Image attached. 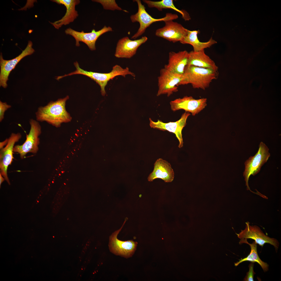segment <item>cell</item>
Returning <instances> with one entry per match:
<instances>
[{
	"label": "cell",
	"mask_w": 281,
	"mask_h": 281,
	"mask_svg": "<svg viewBox=\"0 0 281 281\" xmlns=\"http://www.w3.org/2000/svg\"><path fill=\"white\" fill-rule=\"evenodd\" d=\"M21 137V135L20 133H12L8 138L6 145L1 149L0 174L9 184L10 182L7 172L8 167L11 164L14 158L13 153L14 145L16 143L19 141Z\"/></svg>",
	"instance_id": "cell-15"
},
{
	"label": "cell",
	"mask_w": 281,
	"mask_h": 281,
	"mask_svg": "<svg viewBox=\"0 0 281 281\" xmlns=\"http://www.w3.org/2000/svg\"><path fill=\"white\" fill-rule=\"evenodd\" d=\"M188 57L189 52L186 50L171 52L169 53L168 63L164 67L172 72L182 75L187 65Z\"/></svg>",
	"instance_id": "cell-18"
},
{
	"label": "cell",
	"mask_w": 281,
	"mask_h": 281,
	"mask_svg": "<svg viewBox=\"0 0 281 281\" xmlns=\"http://www.w3.org/2000/svg\"><path fill=\"white\" fill-rule=\"evenodd\" d=\"M190 114L185 112L182 114L180 119L175 122H170L164 123L161 120H158L156 122L153 121L149 118L150 125L154 129L163 131H167L175 134L179 142L178 147L182 148L183 142L182 137V131L186 124V120Z\"/></svg>",
	"instance_id": "cell-11"
},
{
	"label": "cell",
	"mask_w": 281,
	"mask_h": 281,
	"mask_svg": "<svg viewBox=\"0 0 281 281\" xmlns=\"http://www.w3.org/2000/svg\"><path fill=\"white\" fill-rule=\"evenodd\" d=\"M61 172H62V173H64V172H63V171H61Z\"/></svg>",
	"instance_id": "cell-29"
},
{
	"label": "cell",
	"mask_w": 281,
	"mask_h": 281,
	"mask_svg": "<svg viewBox=\"0 0 281 281\" xmlns=\"http://www.w3.org/2000/svg\"><path fill=\"white\" fill-rule=\"evenodd\" d=\"M200 32L199 30L190 31L188 30L186 36L181 43L183 44H190L193 47V51L195 52L204 50L205 48H209L217 43V42L212 37L206 42H200L197 36Z\"/></svg>",
	"instance_id": "cell-21"
},
{
	"label": "cell",
	"mask_w": 281,
	"mask_h": 281,
	"mask_svg": "<svg viewBox=\"0 0 281 281\" xmlns=\"http://www.w3.org/2000/svg\"><path fill=\"white\" fill-rule=\"evenodd\" d=\"M112 31L111 27L105 26L97 31L93 29L90 32L85 33L83 30L79 32L69 28L65 30V32L66 34L71 35L75 38L76 46H79V42H82L85 43L90 50H94L96 49L95 43L98 38L104 33Z\"/></svg>",
	"instance_id": "cell-14"
},
{
	"label": "cell",
	"mask_w": 281,
	"mask_h": 281,
	"mask_svg": "<svg viewBox=\"0 0 281 281\" xmlns=\"http://www.w3.org/2000/svg\"><path fill=\"white\" fill-rule=\"evenodd\" d=\"M64 184L65 185H66V184H65V183H64Z\"/></svg>",
	"instance_id": "cell-30"
},
{
	"label": "cell",
	"mask_w": 281,
	"mask_h": 281,
	"mask_svg": "<svg viewBox=\"0 0 281 281\" xmlns=\"http://www.w3.org/2000/svg\"><path fill=\"white\" fill-rule=\"evenodd\" d=\"M52 1L59 4L64 5L66 8L65 15L60 20L54 22H49L55 28L59 29L63 25H66L73 22L78 16L77 11L75 10V6L79 4V0H53Z\"/></svg>",
	"instance_id": "cell-19"
},
{
	"label": "cell",
	"mask_w": 281,
	"mask_h": 281,
	"mask_svg": "<svg viewBox=\"0 0 281 281\" xmlns=\"http://www.w3.org/2000/svg\"><path fill=\"white\" fill-rule=\"evenodd\" d=\"M63 172H64V171H63Z\"/></svg>",
	"instance_id": "cell-36"
},
{
	"label": "cell",
	"mask_w": 281,
	"mask_h": 281,
	"mask_svg": "<svg viewBox=\"0 0 281 281\" xmlns=\"http://www.w3.org/2000/svg\"><path fill=\"white\" fill-rule=\"evenodd\" d=\"M30 129L28 134H26V139L21 145L14 146L13 152L18 153L21 159L23 158L28 153L36 154L39 150L40 143L39 136L42 132V129L39 122L36 120L30 119Z\"/></svg>",
	"instance_id": "cell-5"
},
{
	"label": "cell",
	"mask_w": 281,
	"mask_h": 281,
	"mask_svg": "<svg viewBox=\"0 0 281 281\" xmlns=\"http://www.w3.org/2000/svg\"><path fill=\"white\" fill-rule=\"evenodd\" d=\"M63 161H64V160H63Z\"/></svg>",
	"instance_id": "cell-37"
},
{
	"label": "cell",
	"mask_w": 281,
	"mask_h": 281,
	"mask_svg": "<svg viewBox=\"0 0 281 281\" xmlns=\"http://www.w3.org/2000/svg\"><path fill=\"white\" fill-rule=\"evenodd\" d=\"M33 43L29 41L27 46L22 53L15 58L9 60H4L2 53L0 56V86L4 88L7 86V81L9 75L17 64L25 57L33 54L35 50L32 48Z\"/></svg>",
	"instance_id": "cell-10"
},
{
	"label": "cell",
	"mask_w": 281,
	"mask_h": 281,
	"mask_svg": "<svg viewBox=\"0 0 281 281\" xmlns=\"http://www.w3.org/2000/svg\"><path fill=\"white\" fill-rule=\"evenodd\" d=\"M128 219L126 218L123 225L110 237L109 247L110 251L114 254L126 258L131 257L136 250L137 243L132 240L122 241L118 239L117 236Z\"/></svg>",
	"instance_id": "cell-8"
},
{
	"label": "cell",
	"mask_w": 281,
	"mask_h": 281,
	"mask_svg": "<svg viewBox=\"0 0 281 281\" xmlns=\"http://www.w3.org/2000/svg\"><path fill=\"white\" fill-rule=\"evenodd\" d=\"M72 152V153L73 152Z\"/></svg>",
	"instance_id": "cell-35"
},
{
	"label": "cell",
	"mask_w": 281,
	"mask_h": 281,
	"mask_svg": "<svg viewBox=\"0 0 281 281\" xmlns=\"http://www.w3.org/2000/svg\"><path fill=\"white\" fill-rule=\"evenodd\" d=\"M147 40L145 36L134 40H130L127 36L124 37L118 41L114 56L119 58H130L135 54L138 48Z\"/></svg>",
	"instance_id": "cell-16"
},
{
	"label": "cell",
	"mask_w": 281,
	"mask_h": 281,
	"mask_svg": "<svg viewBox=\"0 0 281 281\" xmlns=\"http://www.w3.org/2000/svg\"><path fill=\"white\" fill-rule=\"evenodd\" d=\"M254 263L252 262L249 265V270L247 273L244 279L245 281H253V277L255 274L253 270Z\"/></svg>",
	"instance_id": "cell-26"
},
{
	"label": "cell",
	"mask_w": 281,
	"mask_h": 281,
	"mask_svg": "<svg viewBox=\"0 0 281 281\" xmlns=\"http://www.w3.org/2000/svg\"><path fill=\"white\" fill-rule=\"evenodd\" d=\"M74 151H75V150H74Z\"/></svg>",
	"instance_id": "cell-34"
},
{
	"label": "cell",
	"mask_w": 281,
	"mask_h": 281,
	"mask_svg": "<svg viewBox=\"0 0 281 281\" xmlns=\"http://www.w3.org/2000/svg\"><path fill=\"white\" fill-rule=\"evenodd\" d=\"M137 3L138 11L135 14L131 15L130 17L132 22H138L140 27L137 32L131 37V39H135L142 35L145 32L146 29L152 24L156 22L170 20H173L178 18L176 14L167 13L164 17L156 19L152 17L149 15L145 10V8L142 4L140 0H133Z\"/></svg>",
	"instance_id": "cell-6"
},
{
	"label": "cell",
	"mask_w": 281,
	"mask_h": 281,
	"mask_svg": "<svg viewBox=\"0 0 281 281\" xmlns=\"http://www.w3.org/2000/svg\"><path fill=\"white\" fill-rule=\"evenodd\" d=\"M92 1L100 3L103 6V8L105 10H123L125 12H128L127 11L124 10L119 7L115 0H94Z\"/></svg>",
	"instance_id": "cell-24"
},
{
	"label": "cell",
	"mask_w": 281,
	"mask_h": 281,
	"mask_svg": "<svg viewBox=\"0 0 281 281\" xmlns=\"http://www.w3.org/2000/svg\"><path fill=\"white\" fill-rule=\"evenodd\" d=\"M72 154H74V153H73V152H72Z\"/></svg>",
	"instance_id": "cell-31"
},
{
	"label": "cell",
	"mask_w": 281,
	"mask_h": 281,
	"mask_svg": "<svg viewBox=\"0 0 281 281\" xmlns=\"http://www.w3.org/2000/svg\"><path fill=\"white\" fill-rule=\"evenodd\" d=\"M246 243L248 244L251 248L250 253L246 257L241 258L239 261L234 263V266H237L241 263L245 261H250L252 262H257L261 266L264 272H267L269 270V265L260 258L258 255L257 250V243L253 241L252 243L250 244L247 241V239L240 240L239 242L240 244Z\"/></svg>",
	"instance_id": "cell-22"
},
{
	"label": "cell",
	"mask_w": 281,
	"mask_h": 281,
	"mask_svg": "<svg viewBox=\"0 0 281 281\" xmlns=\"http://www.w3.org/2000/svg\"><path fill=\"white\" fill-rule=\"evenodd\" d=\"M143 1L150 8H156L158 10L162 11L163 9H170L180 13L185 21L189 20L190 17L188 13L185 10H181L177 8L175 6L173 0H162L159 1H153L149 0H143Z\"/></svg>",
	"instance_id": "cell-23"
},
{
	"label": "cell",
	"mask_w": 281,
	"mask_h": 281,
	"mask_svg": "<svg viewBox=\"0 0 281 281\" xmlns=\"http://www.w3.org/2000/svg\"><path fill=\"white\" fill-rule=\"evenodd\" d=\"M8 141V138L5 139L4 141L0 142V149L4 148V147L7 144Z\"/></svg>",
	"instance_id": "cell-27"
},
{
	"label": "cell",
	"mask_w": 281,
	"mask_h": 281,
	"mask_svg": "<svg viewBox=\"0 0 281 281\" xmlns=\"http://www.w3.org/2000/svg\"><path fill=\"white\" fill-rule=\"evenodd\" d=\"M269 149L263 142H261L259 145L258 150L253 156H251L244 163L245 168L243 175L246 182L247 189L257 194L256 192L251 190L248 184L249 177L251 175L254 176L260 171L264 164L267 162L270 156L269 152Z\"/></svg>",
	"instance_id": "cell-4"
},
{
	"label": "cell",
	"mask_w": 281,
	"mask_h": 281,
	"mask_svg": "<svg viewBox=\"0 0 281 281\" xmlns=\"http://www.w3.org/2000/svg\"><path fill=\"white\" fill-rule=\"evenodd\" d=\"M4 179H5V178H4L3 176L1 174H0V186H1V184H2V183L4 181Z\"/></svg>",
	"instance_id": "cell-28"
},
{
	"label": "cell",
	"mask_w": 281,
	"mask_h": 281,
	"mask_svg": "<svg viewBox=\"0 0 281 281\" xmlns=\"http://www.w3.org/2000/svg\"><path fill=\"white\" fill-rule=\"evenodd\" d=\"M11 107V106L8 104L6 102L0 101V122L3 119L5 112Z\"/></svg>",
	"instance_id": "cell-25"
},
{
	"label": "cell",
	"mask_w": 281,
	"mask_h": 281,
	"mask_svg": "<svg viewBox=\"0 0 281 281\" xmlns=\"http://www.w3.org/2000/svg\"><path fill=\"white\" fill-rule=\"evenodd\" d=\"M164 22L165 24L164 27L156 30V35L173 43L182 41L187 34L188 29L173 20Z\"/></svg>",
	"instance_id": "cell-12"
},
{
	"label": "cell",
	"mask_w": 281,
	"mask_h": 281,
	"mask_svg": "<svg viewBox=\"0 0 281 281\" xmlns=\"http://www.w3.org/2000/svg\"><path fill=\"white\" fill-rule=\"evenodd\" d=\"M182 75L174 73L164 67L160 70L158 78V90L157 95L167 94L169 97L178 91V85L181 81Z\"/></svg>",
	"instance_id": "cell-7"
},
{
	"label": "cell",
	"mask_w": 281,
	"mask_h": 281,
	"mask_svg": "<svg viewBox=\"0 0 281 281\" xmlns=\"http://www.w3.org/2000/svg\"><path fill=\"white\" fill-rule=\"evenodd\" d=\"M74 65L76 68V70L74 72L66 74L65 76L79 74L84 75L89 77L99 85L101 88V94L103 96L105 95L106 94L105 87L107 84L108 82L111 79L118 75H121L124 77L126 75L128 74L130 75L133 77H135V76L134 73L129 71L128 68L127 67L125 68H123L118 65L114 66L110 72L102 73L84 70L80 67L77 61L74 63Z\"/></svg>",
	"instance_id": "cell-3"
},
{
	"label": "cell",
	"mask_w": 281,
	"mask_h": 281,
	"mask_svg": "<svg viewBox=\"0 0 281 281\" xmlns=\"http://www.w3.org/2000/svg\"><path fill=\"white\" fill-rule=\"evenodd\" d=\"M187 66L210 68L217 71L218 68L214 62L205 53L204 50L197 52L193 50L189 52Z\"/></svg>",
	"instance_id": "cell-20"
},
{
	"label": "cell",
	"mask_w": 281,
	"mask_h": 281,
	"mask_svg": "<svg viewBox=\"0 0 281 281\" xmlns=\"http://www.w3.org/2000/svg\"><path fill=\"white\" fill-rule=\"evenodd\" d=\"M245 224L244 229L241 230L239 233H235L240 240L252 239L262 247L265 244L269 243L274 246L276 251H277L279 245L277 240L266 235L258 226L251 225L248 222Z\"/></svg>",
	"instance_id": "cell-9"
},
{
	"label": "cell",
	"mask_w": 281,
	"mask_h": 281,
	"mask_svg": "<svg viewBox=\"0 0 281 281\" xmlns=\"http://www.w3.org/2000/svg\"><path fill=\"white\" fill-rule=\"evenodd\" d=\"M59 175H60V174H59Z\"/></svg>",
	"instance_id": "cell-33"
},
{
	"label": "cell",
	"mask_w": 281,
	"mask_h": 281,
	"mask_svg": "<svg viewBox=\"0 0 281 281\" xmlns=\"http://www.w3.org/2000/svg\"><path fill=\"white\" fill-rule=\"evenodd\" d=\"M69 98L67 95L51 101L45 106H40L35 113L36 120L39 122H46L57 127L63 123L70 121L72 118L65 108L66 102Z\"/></svg>",
	"instance_id": "cell-1"
},
{
	"label": "cell",
	"mask_w": 281,
	"mask_h": 281,
	"mask_svg": "<svg viewBox=\"0 0 281 281\" xmlns=\"http://www.w3.org/2000/svg\"><path fill=\"white\" fill-rule=\"evenodd\" d=\"M67 158H69V157H68V156H67Z\"/></svg>",
	"instance_id": "cell-32"
},
{
	"label": "cell",
	"mask_w": 281,
	"mask_h": 281,
	"mask_svg": "<svg viewBox=\"0 0 281 281\" xmlns=\"http://www.w3.org/2000/svg\"><path fill=\"white\" fill-rule=\"evenodd\" d=\"M174 175L170 164L167 161L159 158L155 162L154 170L148 179V181L151 182L155 179L160 178L165 182H171L174 180Z\"/></svg>",
	"instance_id": "cell-17"
},
{
	"label": "cell",
	"mask_w": 281,
	"mask_h": 281,
	"mask_svg": "<svg viewBox=\"0 0 281 281\" xmlns=\"http://www.w3.org/2000/svg\"><path fill=\"white\" fill-rule=\"evenodd\" d=\"M207 102L206 98L196 99L191 96H186L171 101L170 103L171 108L173 111L183 109L194 116L205 108L207 105Z\"/></svg>",
	"instance_id": "cell-13"
},
{
	"label": "cell",
	"mask_w": 281,
	"mask_h": 281,
	"mask_svg": "<svg viewBox=\"0 0 281 281\" xmlns=\"http://www.w3.org/2000/svg\"><path fill=\"white\" fill-rule=\"evenodd\" d=\"M218 76V71L212 69L187 66L178 86L190 84L194 88L205 90Z\"/></svg>",
	"instance_id": "cell-2"
}]
</instances>
